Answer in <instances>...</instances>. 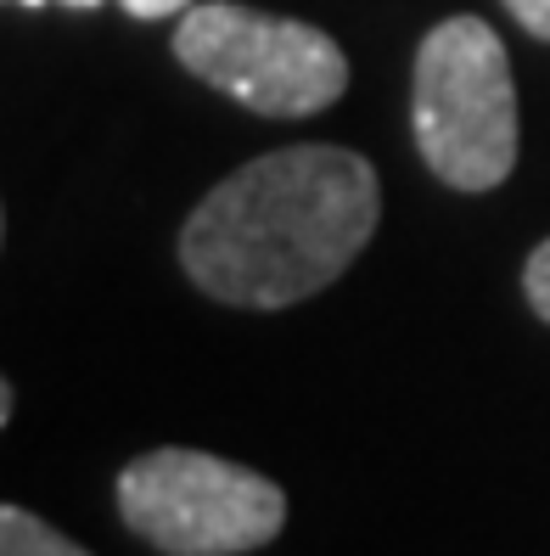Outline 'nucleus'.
Returning a JSON list of instances; mask_svg holds the SVG:
<instances>
[{
  "mask_svg": "<svg viewBox=\"0 0 550 556\" xmlns=\"http://www.w3.org/2000/svg\"><path fill=\"white\" fill-rule=\"evenodd\" d=\"M382 219L371 157L348 147H281L225 175L191 208L180 265L208 299L286 309L327 292Z\"/></svg>",
  "mask_w": 550,
  "mask_h": 556,
  "instance_id": "nucleus-1",
  "label": "nucleus"
},
{
  "mask_svg": "<svg viewBox=\"0 0 550 556\" xmlns=\"http://www.w3.org/2000/svg\"><path fill=\"white\" fill-rule=\"evenodd\" d=\"M410 129L449 191H495L516 169V79L483 17H444L415 46Z\"/></svg>",
  "mask_w": 550,
  "mask_h": 556,
  "instance_id": "nucleus-2",
  "label": "nucleus"
},
{
  "mask_svg": "<svg viewBox=\"0 0 550 556\" xmlns=\"http://www.w3.org/2000/svg\"><path fill=\"white\" fill-rule=\"evenodd\" d=\"M175 56L186 74L225 90L258 118L327 113L348 90V56L327 28L258 12L242 0H203L180 12Z\"/></svg>",
  "mask_w": 550,
  "mask_h": 556,
  "instance_id": "nucleus-3",
  "label": "nucleus"
},
{
  "mask_svg": "<svg viewBox=\"0 0 550 556\" xmlns=\"http://www.w3.org/2000/svg\"><path fill=\"white\" fill-rule=\"evenodd\" d=\"M118 517L164 556H242L281 534L286 495L208 450H146L118 472Z\"/></svg>",
  "mask_w": 550,
  "mask_h": 556,
  "instance_id": "nucleus-4",
  "label": "nucleus"
},
{
  "mask_svg": "<svg viewBox=\"0 0 550 556\" xmlns=\"http://www.w3.org/2000/svg\"><path fill=\"white\" fill-rule=\"evenodd\" d=\"M0 556H90L68 534H56L46 517L23 506H0Z\"/></svg>",
  "mask_w": 550,
  "mask_h": 556,
  "instance_id": "nucleus-5",
  "label": "nucleus"
},
{
  "mask_svg": "<svg viewBox=\"0 0 550 556\" xmlns=\"http://www.w3.org/2000/svg\"><path fill=\"white\" fill-rule=\"evenodd\" d=\"M523 292H528V304L539 320H550V237L528 253V265H523Z\"/></svg>",
  "mask_w": 550,
  "mask_h": 556,
  "instance_id": "nucleus-6",
  "label": "nucleus"
},
{
  "mask_svg": "<svg viewBox=\"0 0 550 556\" xmlns=\"http://www.w3.org/2000/svg\"><path fill=\"white\" fill-rule=\"evenodd\" d=\"M506 12H511L516 23H523L534 40H545V46H550V0H506Z\"/></svg>",
  "mask_w": 550,
  "mask_h": 556,
  "instance_id": "nucleus-7",
  "label": "nucleus"
},
{
  "mask_svg": "<svg viewBox=\"0 0 550 556\" xmlns=\"http://www.w3.org/2000/svg\"><path fill=\"white\" fill-rule=\"evenodd\" d=\"M118 7L129 17H141V23H157V17H175V12H191L197 0H118Z\"/></svg>",
  "mask_w": 550,
  "mask_h": 556,
  "instance_id": "nucleus-8",
  "label": "nucleus"
},
{
  "mask_svg": "<svg viewBox=\"0 0 550 556\" xmlns=\"http://www.w3.org/2000/svg\"><path fill=\"white\" fill-rule=\"evenodd\" d=\"M12 7H28V12H40V7H51V0H12ZM56 7H79V12H90V7H102V0H56Z\"/></svg>",
  "mask_w": 550,
  "mask_h": 556,
  "instance_id": "nucleus-9",
  "label": "nucleus"
}]
</instances>
